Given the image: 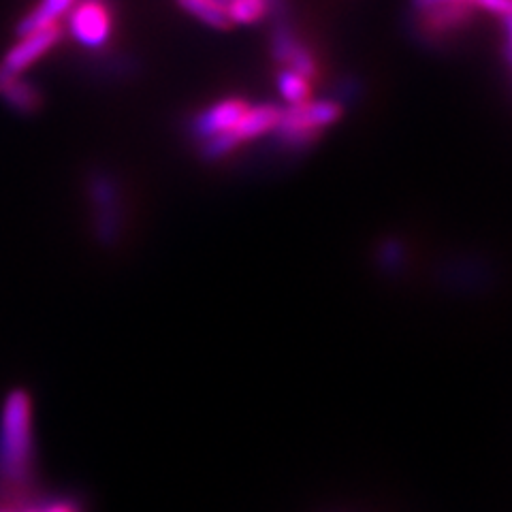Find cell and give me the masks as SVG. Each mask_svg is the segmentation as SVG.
I'll return each mask as SVG.
<instances>
[{
  "instance_id": "1",
  "label": "cell",
  "mask_w": 512,
  "mask_h": 512,
  "mask_svg": "<svg viewBox=\"0 0 512 512\" xmlns=\"http://www.w3.org/2000/svg\"><path fill=\"white\" fill-rule=\"evenodd\" d=\"M32 463V399L24 389H13L0 412V480L11 487L26 485L32 476Z\"/></svg>"
},
{
  "instance_id": "2",
  "label": "cell",
  "mask_w": 512,
  "mask_h": 512,
  "mask_svg": "<svg viewBox=\"0 0 512 512\" xmlns=\"http://www.w3.org/2000/svg\"><path fill=\"white\" fill-rule=\"evenodd\" d=\"M342 105L335 101H306L282 109L280 122L271 133L288 148H306L314 143L323 128L340 120Z\"/></svg>"
},
{
  "instance_id": "3",
  "label": "cell",
  "mask_w": 512,
  "mask_h": 512,
  "mask_svg": "<svg viewBox=\"0 0 512 512\" xmlns=\"http://www.w3.org/2000/svg\"><path fill=\"white\" fill-rule=\"evenodd\" d=\"M71 35L90 50H99L111 37V15L103 0H82L69 20Z\"/></svg>"
},
{
  "instance_id": "4",
  "label": "cell",
  "mask_w": 512,
  "mask_h": 512,
  "mask_svg": "<svg viewBox=\"0 0 512 512\" xmlns=\"http://www.w3.org/2000/svg\"><path fill=\"white\" fill-rule=\"evenodd\" d=\"M60 37H62V30L56 24L37 32H30V35H24L22 41L15 47H11L5 60L0 62V75H20L45 52H50L52 47L60 41Z\"/></svg>"
},
{
  "instance_id": "5",
  "label": "cell",
  "mask_w": 512,
  "mask_h": 512,
  "mask_svg": "<svg viewBox=\"0 0 512 512\" xmlns=\"http://www.w3.org/2000/svg\"><path fill=\"white\" fill-rule=\"evenodd\" d=\"M250 105L244 99H224L214 103L212 107H207L205 111L192 120L190 131L197 139L205 141L214 135H224L231 133L233 128L237 126V122L242 120V116L246 114V109Z\"/></svg>"
},
{
  "instance_id": "6",
  "label": "cell",
  "mask_w": 512,
  "mask_h": 512,
  "mask_svg": "<svg viewBox=\"0 0 512 512\" xmlns=\"http://www.w3.org/2000/svg\"><path fill=\"white\" fill-rule=\"evenodd\" d=\"M472 0H455V3H442L421 9V22L427 35H446L466 26L472 18Z\"/></svg>"
},
{
  "instance_id": "7",
  "label": "cell",
  "mask_w": 512,
  "mask_h": 512,
  "mask_svg": "<svg viewBox=\"0 0 512 512\" xmlns=\"http://www.w3.org/2000/svg\"><path fill=\"white\" fill-rule=\"evenodd\" d=\"M274 56L282 64H286V69H293L308 79L316 77L314 56L303 47V43H299L293 37V32L284 26H278L274 32Z\"/></svg>"
},
{
  "instance_id": "8",
  "label": "cell",
  "mask_w": 512,
  "mask_h": 512,
  "mask_svg": "<svg viewBox=\"0 0 512 512\" xmlns=\"http://www.w3.org/2000/svg\"><path fill=\"white\" fill-rule=\"evenodd\" d=\"M0 96L18 114H35L41 107L39 90L20 79V75H0Z\"/></svg>"
},
{
  "instance_id": "9",
  "label": "cell",
  "mask_w": 512,
  "mask_h": 512,
  "mask_svg": "<svg viewBox=\"0 0 512 512\" xmlns=\"http://www.w3.org/2000/svg\"><path fill=\"white\" fill-rule=\"evenodd\" d=\"M92 197L96 207H99V237L103 242H111L118 235L116 222V192L107 178L92 180Z\"/></svg>"
},
{
  "instance_id": "10",
  "label": "cell",
  "mask_w": 512,
  "mask_h": 512,
  "mask_svg": "<svg viewBox=\"0 0 512 512\" xmlns=\"http://www.w3.org/2000/svg\"><path fill=\"white\" fill-rule=\"evenodd\" d=\"M73 5H75V0H41V5L35 11H30L20 22L18 35L24 37V35H30V32L54 26L58 22V18H62V15L67 13Z\"/></svg>"
},
{
  "instance_id": "11",
  "label": "cell",
  "mask_w": 512,
  "mask_h": 512,
  "mask_svg": "<svg viewBox=\"0 0 512 512\" xmlns=\"http://www.w3.org/2000/svg\"><path fill=\"white\" fill-rule=\"evenodd\" d=\"M184 11L195 15L203 24L212 26L216 30L231 28L229 15H227V3L224 0H180Z\"/></svg>"
},
{
  "instance_id": "12",
  "label": "cell",
  "mask_w": 512,
  "mask_h": 512,
  "mask_svg": "<svg viewBox=\"0 0 512 512\" xmlns=\"http://www.w3.org/2000/svg\"><path fill=\"white\" fill-rule=\"evenodd\" d=\"M278 90L288 105H299L310 101L312 86L308 77H303L293 69H284L278 75Z\"/></svg>"
},
{
  "instance_id": "13",
  "label": "cell",
  "mask_w": 512,
  "mask_h": 512,
  "mask_svg": "<svg viewBox=\"0 0 512 512\" xmlns=\"http://www.w3.org/2000/svg\"><path fill=\"white\" fill-rule=\"evenodd\" d=\"M271 11L267 0H229L227 15L231 24H256Z\"/></svg>"
},
{
  "instance_id": "14",
  "label": "cell",
  "mask_w": 512,
  "mask_h": 512,
  "mask_svg": "<svg viewBox=\"0 0 512 512\" xmlns=\"http://www.w3.org/2000/svg\"><path fill=\"white\" fill-rule=\"evenodd\" d=\"M24 512H84V508L75 500H56V502H50L45 506H39V508H30Z\"/></svg>"
},
{
  "instance_id": "15",
  "label": "cell",
  "mask_w": 512,
  "mask_h": 512,
  "mask_svg": "<svg viewBox=\"0 0 512 512\" xmlns=\"http://www.w3.org/2000/svg\"><path fill=\"white\" fill-rule=\"evenodd\" d=\"M474 7L487 9L495 15H502L504 20H510V0H472Z\"/></svg>"
},
{
  "instance_id": "16",
  "label": "cell",
  "mask_w": 512,
  "mask_h": 512,
  "mask_svg": "<svg viewBox=\"0 0 512 512\" xmlns=\"http://www.w3.org/2000/svg\"><path fill=\"white\" fill-rule=\"evenodd\" d=\"M0 512H18L15 508H0Z\"/></svg>"
}]
</instances>
